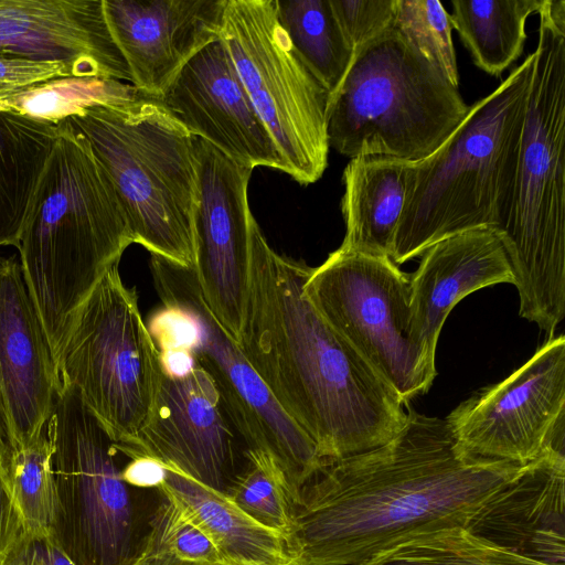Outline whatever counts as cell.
Here are the masks:
<instances>
[{
    "instance_id": "obj_11",
    "label": "cell",
    "mask_w": 565,
    "mask_h": 565,
    "mask_svg": "<svg viewBox=\"0 0 565 565\" xmlns=\"http://www.w3.org/2000/svg\"><path fill=\"white\" fill-rule=\"evenodd\" d=\"M57 512L51 537L75 565H126L135 509L119 452L77 390L61 385L46 425Z\"/></svg>"
},
{
    "instance_id": "obj_16",
    "label": "cell",
    "mask_w": 565,
    "mask_h": 565,
    "mask_svg": "<svg viewBox=\"0 0 565 565\" xmlns=\"http://www.w3.org/2000/svg\"><path fill=\"white\" fill-rule=\"evenodd\" d=\"M158 99L191 135L233 161L253 170L266 167L285 172L282 158L220 38L190 58Z\"/></svg>"
},
{
    "instance_id": "obj_8",
    "label": "cell",
    "mask_w": 565,
    "mask_h": 565,
    "mask_svg": "<svg viewBox=\"0 0 565 565\" xmlns=\"http://www.w3.org/2000/svg\"><path fill=\"white\" fill-rule=\"evenodd\" d=\"M111 266L76 310L56 355L61 385L77 390L119 452L146 422L163 370L134 288Z\"/></svg>"
},
{
    "instance_id": "obj_26",
    "label": "cell",
    "mask_w": 565,
    "mask_h": 565,
    "mask_svg": "<svg viewBox=\"0 0 565 565\" xmlns=\"http://www.w3.org/2000/svg\"><path fill=\"white\" fill-rule=\"evenodd\" d=\"M277 19L323 87L333 94L354 57L330 0H274Z\"/></svg>"
},
{
    "instance_id": "obj_33",
    "label": "cell",
    "mask_w": 565,
    "mask_h": 565,
    "mask_svg": "<svg viewBox=\"0 0 565 565\" xmlns=\"http://www.w3.org/2000/svg\"><path fill=\"white\" fill-rule=\"evenodd\" d=\"M354 54L394 25L396 0H330Z\"/></svg>"
},
{
    "instance_id": "obj_4",
    "label": "cell",
    "mask_w": 565,
    "mask_h": 565,
    "mask_svg": "<svg viewBox=\"0 0 565 565\" xmlns=\"http://www.w3.org/2000/svg\"><path fill=\"white\" fill-rule=\"evenodd\" d=\"M510 209L494 232L519 313L554 337L565 316V0H543Z\"/></svg>"
},
{
    "instance_id": "obj_9",
    "label": "cell",
    "mask_w": 565,
    "mask_h": 565,
    "mask_svg": "<svg viewBox=\"0 0 565 565\" xmlns=\"http://www.w3.org/2000/svg\"><path fill=\"white\" fill-rule=\"evenodd\" d=\"M154 289L178 318L162 344H180L212 379L248 449L273 456L284 470L294 501L326 465L312 439L282 411L237 342L207 308L193 267L150 254Z\"/></svg>"
},
{
    "instance_id": "obj_23",
    "label": "cell",
    "mask_w": 565,
    "mask_h": 565,
    "mask_svg": "<svg viewBox=\"0 0 565 565\" xmlns=\"http://www.w3.org/2000/svg\"><path fill=\"white\" fill-rule=\"evenodd\" d=\"M158 490L210 536L226 565H291L284 535L247 515L225 491L172 468Z\"/></svg>"
},
{
    "instance_id": "obj_20",
    "label": "cell",
    "mask_w": 565,
    "mask_h": 565,
    "mask_svg": "<svg viewBox=\"0 0 565 565\" xmlns=\"http://www.w3.org/2000/svg\"><path fill=\"white\" fill-rule=\"evenodd\" d=\"M508 282L514 274L497 233L487 227L441 239L422 254L409 275L412 331L417 344L435 361L441 328L452 308L484 287Z\"/></svg>"
},
{
    "instance_id": "obj_22",
    "label": "cell",
    "mask_w": 565,
    "mask_h": 565,
    "mask_svg": "<svg viewBox=\"0 0 565 565\" xmlns=\"http://www.w3.org/2000/svg\"><path fill=\"white\" fill-rule=\"evenodd\" d=\"M413 162L391 157L353 158L343 172L341 211L345 235L341 248L376 257H391Z\"/></svg>"
},
{
    "instance_id": "obj_19",
    "label": "cell",
    "mask_w": 565,
    "mask_h": 565,
    "mask_svg": "<svg viewBox=\"0 0 565 565\" xmlns=\"http://www.w3.org/2000/svg\"><path fill=\"white\" fill-rule=\"evenodd\" d=\"M0 55L66 63L75 77L131 81L102 0H0Z\"/></svg>"
},
{
    "instance_id": "obj_27",
    "label": "cell",
    "mask_w": 565,
    "mask_h": 565,
    "mask_svg": "<svg viewBox=\"0 0 565 565\" xmlns=\"http://www.w3.org/2000/svg\"><path fill=\"white\" fill-rule=\"evenodd\" d=\"M140 94L125 82L100 77H58L0 97V110L58 124L83 110L118 103Z\"/></svg>"
},
{
    "instance_id": "obj_12",
    "label": "cell",
    "mask_w": 565,
    "mask_h": 565,
    "mask_svg": "<svg viewBox=\"0 0 565 565\" xmlns=\"http://www.w3.org/2000/svg\"><path fill=\"white\" fill-rule=\"evenodd\" d=\"M305 294L406 405L428 392L435 361L413 335L409 275L391 258L339 247L310 269Z\"/></svg>"
},
{
    "instance_id": "obj_34",
    "label": "cell",
    "mask_w": 565,
    "mask_h": 565,
    "mask_svg": "<svg viewBox=\"0 0 565 565\" xmlns=\"http://www.w3.org/2000/svg\"><path fill=\"white\" fill-rule=\"evenodd\" d=\"M67 76H74V73L66 63L0 55V97L33 84Z\"/></svg>"
},
{
    "instance_id": "obj_24",
    "label": "cell",
    "mask_w": 565,
    "mask_h": 565,
    "mask_svg": "<svg viewBox=\"0 0 565 565\" xmlns=\"http://www.w3.org/2000/svg\"><path fill=\"white\" fill-rule=\"evenodd\" d=\"M60 122L0 110V247L18 245Z\"/></svg>"
},
{
    "instance_id": "obj_6",
    "label": "cell",
    "mask_w": 565,
    "mask_h": 565,
    "mask_svg": "<svg viewBox=\"0 0 565 565\" xmlns=\"http://www.w3.org/2000/svg\"><path fill=\"white\" fill-rule=\"evenodd\" d=\"M67 120L88 140L113 181L135 243L193 266L194 136L158 98L141 94L92 106Z\"/></svg>"
},
{
    "instance_id": "obj_5",
    "label": "cell",
    "mask_w": 565,
    "mask_h": 565,
    "mask_svg": "<svg viewBox=\"0 0 565 565\" xmlns=\"http://www.w3.org/2000/svg\"><path fill=\"white\" fill-rule=\"evenodd\" d=\"M531 53L472 106L448 139L414 161L391 259L401 265L435 243L480 227L498 230L513 196L526 103Z\"/></svg>"
},
{
    "instance_id": "obj_25",
    "label": "cell",
    "mask_w": 565,
    "mask_h": 565,
    "mask_svg": "<svg viewBox=\"0 0 565 565\" xmlns=\"http://www.w3.org/2000/svg\"><path fill=\"white\" fill-rule=\"evenodd\" d=\"M543 0H452L449 14L473 63L498 76L523 53L527 18Z\"/></svg>"
},
{
    "instance_id": "obj_36",
    "label": "cell",
    "mask_w": 565,
    "mask_h": 565,
    "mask_svg": "<svg viewBox=\"0 0 565 565\" xmlns=\"http://www.w3.org/2000/svg\"><path fill=\"white\" fill-rule=\"evenodd\" d=\"M166 477V466L150 457H132L121 468V478L129 487L158 489L164 482Z\"/></svg>"
},
{
    "instance_id": "obj_1",
    "label": "cell",
    "mask_w": 565,
    "mask_h": 565,
    "mask_svg": "<svg viewBox=\"0 0 565 565\" xmlns=\"http://www.w3.org/2000/svg\"><path fill=\"white\" fill-rule=\"evenodd\" d=\"M462 451L446 419L407 405L403 429L326 463L299 491L285 535L291 565H363L419 534L468 529L527 469Z\"/></svg>"
},
{
    "instance_id": "obj_10",
    "label": "cell",
    "mask_w": 565,
    "mask_h": 565,
    "mask_svg": "<svg viewBox=\"0 0 565 565\" xmlns=\"http://www.w3.org/2000/svg\"><path fill=\"white\" fill-rule=\"evenodd\" d=\"M218 38L285 164L302 185L327 166L329 92L280 25L274 0H225Z\"/></svg>"
},
{
    "instance_id": "obj_3",
    "label": "cell",
    "mask_w": 565,
    "mask_h": 565,
    "mask_svg": "<svg viewBox=\"0 0 565 565\" xmlns=\"http://www.w3.org/2000/svg\"><path fill=\"white\" fill-rule=\"evenodd\" d=\"M134 243L107 171L85 136L61 121L17 245L55 359L76 310Z\"/></svg>"
},
{
    "instance_id": "obj_29",
    "label": "cell",
    "mask_w": 565,
    "mask_h": 565,
    "mask_svg": "<svg viewBox=\"0 0 565 565\" xmlns=\"http://www.w3.org/2000/svg\"><path fill=\"white\" fill-rule=\"evenodd\" d=\"M1 471L24 530L51 535L56 519L57 495L46 430L29 445L12 448Z\"/></svg>"
},
{
    "instance_id": "obj_39",
    "label": "cell",
    "mask_w": 565,
    "mask_h": 565,
    "mask_svg": "<svg viewBox=\"0 0 565 565\" xmlns=\"http://www.w3.org/2000/svg\"><path fill=\"white\" fill-rule=\"evenodd\" d=\"M11 450L10 434L8 422L0 395V468Z\"/></svg>"
},
{
    "instance_id": "obj_28",
    "label": "cell",
    "mask_w": 565,
    "mask_h": 565,
    "mask_svg": "<svg viewBox=\"0 0 565 565\" xmlns=\"http://www.w3.org/2000/svg\"><path fill=\"white\" fill-rule=\"evenodd\" d=\"M363 565H551L514 553L462 526L426 532Z\"/></svg>"
},
{
    "instance_id": "obj_21",
    "label": "cell",
    "mask_w": 565,
    "mask_h": 565,
    "mask_svg": "<svg viewBox=\"0 0 565 565\" xmlns=\"http://www.w3.org/2000/svg\"><path fill=\"white\" fill-rule=\"evenodd\" d=\"M514 553L565 565V456L551 450L488 504L468 527Z\"/></svg>"
},
{
    "instance_id": "obj_31",
    "label": "cell",
    "mask_w": 565,
    "mask_h": 565,
    "mask_svg": "<svg viewBox=\"0 0 565 565\" xmlns=\"http://www.w3.org/2000/svg\"><path fill=\"white\" fill-rule=\"evenodd\" d=\"M394 26L459 86L450 17L437 0H396Z\"/></svg>"
},
{
    "instance_id": "obj_35",
    "label": "cell",
    "mask_w": 565,
    "mask_h": 565,
    "mask_svg": "<svg viewBox=\"0 0 565 565\" xmlns=\"http://www.w3.org/2000/svg\"><path fill=\"white\" fill-rule=\"evenodd\" d=\"M0 565H75L45 533L23 531L0 561Z\"/></svg>"
},
{
    "instance_id": "obj_32",
    "label": "cell",
    "mask_w": 565,
    "mask_h": 565,
    "mask_svg": "<svg viewBox=\"0 0 565 565\" xmlns=\"http://www.w3.org/2000/svg\"><path fill=\"white\" fill-rule=\"evenodd\" d=\"M149 533L180 561L195 565H226L210 536L172 500L163 497Z\"/></svg>"
},
{
    "instance_id": "obj_38",
    "label": "cell",
    "mask_w": 565,
    "mask_h": 565,
    "mask_svg": "<svg viewBox=\"0 0 565 565\" xmlns=\"http://www.w3.org/2000/svg\"><path fill=\"white\" fill-rule=\"evenodd\" d=\"M126 565H195L178 559L163 550L149 533Z\"/></svg>"
},
{
    "instance_id": "obj_14",
    "label": "cell",
    "mask_w": 565,
    "mask_h": 565,
    "mask_svg": "<svg viewBox=\"0 0 565 565\" xmlns=\"http://www.w3.org/2000/svg\"><path fill=\"white\" fill-rule=\"evenodd\" d=\"M196 203L193 270L201 295L237 342L248 292L249 234L254 217L247 189L253 169L194 137Z\"/></svg>"
},
{
    "instance_id": "obj_37",
    "label": "cell",
    "mask_w": 565,
    "mask_h": 565,
    "mask_svg": "<svg viewBox=\"0 0 565 565\" xmlns=\"http://www.w3.org/2000/svg\"><path fill=\"white\" fill-rule=\"evenodd\" d=\"M23 531L22 519L0 468V561Z\"/></svg>"
},
{
    "instance_id": "obj_30",
    "label": "cell",
    "mask_w": 565,
    "mask_h": 565,
    "mask_svg": "<svg viewBox=\"0 0 565 565\" xmlns=\"http://www.w3.org/2000/svg\"><path fill=\"white\" fill-rule=\"evenodd\" d=\"M245 458L225 493L252 519L285 537L294 501L287 477L276 459L264 451L247 449Z\"/></svg>"
},
{
    "instance_id": "obj_13",
    "label": "cell",
    "mask_w": 565,
    "mask_h": 565,
    "mask_svg": "<svg viewBox=\"0 0 565 565\" xmlns=\"http://www.w3.org/2000/svg\"><path fill=\"white\" fill-rule=\"evenodd\" d=\"M468 455L527 465L564 452L565 338L546 342L502 382L481 390L446 418Z\"/></svg>"
},
{
    "instance_id": "obj_2",
    "label": "cell",
    "mask_w": 565,
    "mask_h": 565,
    "mask_svg": "<svg viewBox=\"0 0 565 565\" xmlns=\"http://www.w3.org/2000/svg\"><path fill=\"white\" fill-rule=\"evenodd\" d=\"M310 269L275 252L252 218L237 344L328 463L388 443L403 429L408 404L307 298Z\"/></svg>"
},
{
    "instance_id": "obj_15",
    "label": "cell",
    "mask_w": 565,
    "mask_h": 565,
    "mask_svg": "<svg viewBox=\"0 0 565 565\" xmlns=\"http://www.w3.org/2000/svg\"><path fill=\"white\" fill-rule=\"evenodd\" d=\"M247 446L209 374L194 365L182 375L162 370L154 401L128 458H153L217 490L237 475Z\"/></svg>"
},
{
    "instance_id": "obj_7",
    "label": "cell",
    "mask_w": 565,
    "mask_h": 565,
    "mask_svg": "<svg viewBox=\"0 0 565 565\" xmlns=\"http://www.w3.org/2000/svg\"><path fill=\"white\" fill-rule=\"evenodd\" d=\"M470 109L459 89L394 25L355 52L330 95V148L350 159L419 161L434 153Z\"/></svg>"
},
{
    "instance_id": "obj_18",
    "label": "cell",
    "mask_w": 565,
    "mask_h": 565,
    "mask_svg": "<svg viewBox=\"0 0 565 565\" xmlns=\"http://www.w3.org/2000/svg\"><path fill=\"white\" fill-rule=\"evenodd\" d=\"M130 85L160 98L181 68L218 39L225 0H102Z\"/></svg>"
},
{
    "instance_id": "obj_17",
    "label": "cell",
    "mask_w": 565,
    "mask_h": 565,
    "mask_svg": "<svg viewBox=\"0 0 565 565\" xmlns=\"http://www.w3.org/2000/svg\"><path fill=\"white\" fill-rule=\"evenodd\" d=\"M61 388L56 359L17 255H0V395L12 448L46 430Z\"/></svg>"
}]
</instances>
